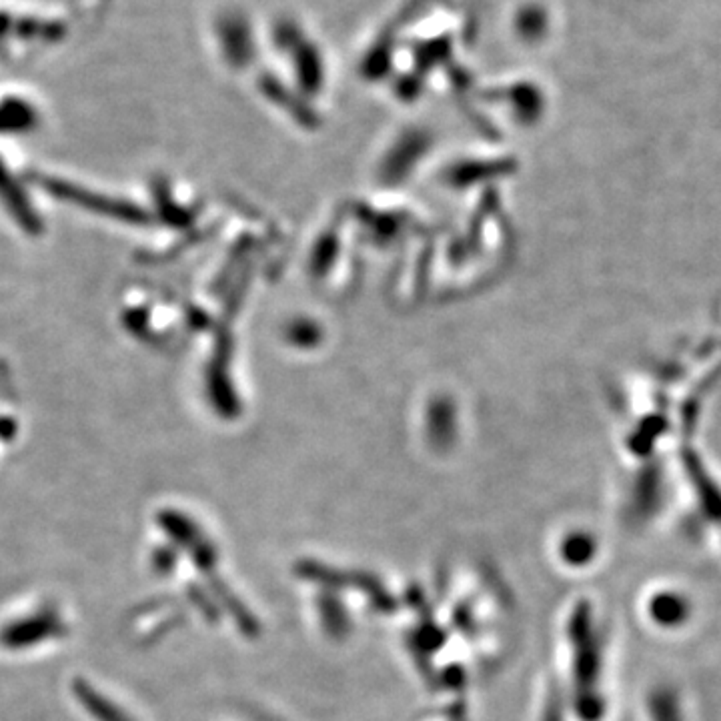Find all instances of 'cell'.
Listing matches in <instances>:
<instances>
[{
	"instance_id": "1",
	"label": "cell",
	"mask_w": 721,
	"mask_h": 721,
	"mask_svg": "<svg viewBox=\"0 0 721 721\" xmlns=\"http://www.w3.org/2000/svg\"><path fill=\"white\" fill-rule=\"evenodd\" d=\"M67 35V25L61 19L45 15H19L0 9V53H5L11 41L19 47H45L61 41Z\"/></svg>"
},
{
	"instance_id": "2",
	"label": "cell",
	"mask_w": 721,
	"mask_h": 721,
	"mask_svg": "<svg viewBox=\"0 0 721 721\" xmlns=\"http://www.w3.org/2000/svg\"><path fill=\"white\" fill-rule=\"evenodd\" d=\"M15 627H9L3 633V643L9 647H27V645H35L39 643L37 639H41V635H57L63 631L61 619L55 611H43L35 617H27L19 623H13Z\"/></svg>"
},
{
	"instance_id": "3",
	"label": "cell",
	"mask_w": 721,
	"mask_h": 721,
	"mask_svg": "<svg viewBox=\"0 0 721 721\" xmlns=\"http://www.w3.org/2000/svg\"><path fill=\"white\" fill-rule=\"evenodd\" d=\"M75 691L79 699L85 701V707L91 711V715H95L99 721H133L117 703H111L99 691H93L85 681H79Z\"/></svg>"
},
{
	"instance_id": "4",
	"label": "cell",
	"mask_w": 721,
	"mask_h": 721,
	"mask_svg": "<svg viewBox=\"0 0 721 721\" xmlns=\"http://www.w3.org/2000/svg\"><path fill=\"white\" fill-rule=\"evenodd\" d=\"M655 613H657V619L663 621V623H679L685 619L687 615V609H685V603L681 597H663L655 603Z\"/></svg>"
},
{
	"instance_id": "5",
	"label": "cell",
	"mask_w": 721,
	"mask_h": 721,
	"mask_svg": "<svg viewBox=\"0 0 721 721\" xmlns=\"http://www.w3.org/2000/svg\"><path fill=\"white\" fill-rule=\"evenodd\" d=\"M543 23H545V17L541 13H537L535 9H527L521 17H519V31L521 33H539L543 29Z\"/></svg>"
},
{
	"instance_id": "6",
	"label": "cell",
	"mask_w": 721,
	"mask_h": 721,
	"mask_svg": "<svg viewBox=\"0 0 721 721\" xmlns=\"http://www.w3.org/2000/svg\"><path fill=\"white\" fill-rule=\"evenodd\" d=\"M77 3L81 5V9L85 11V13H99L101 9H105L109 3H111V0H77Z\"/></svg>"
}]
</instances>
